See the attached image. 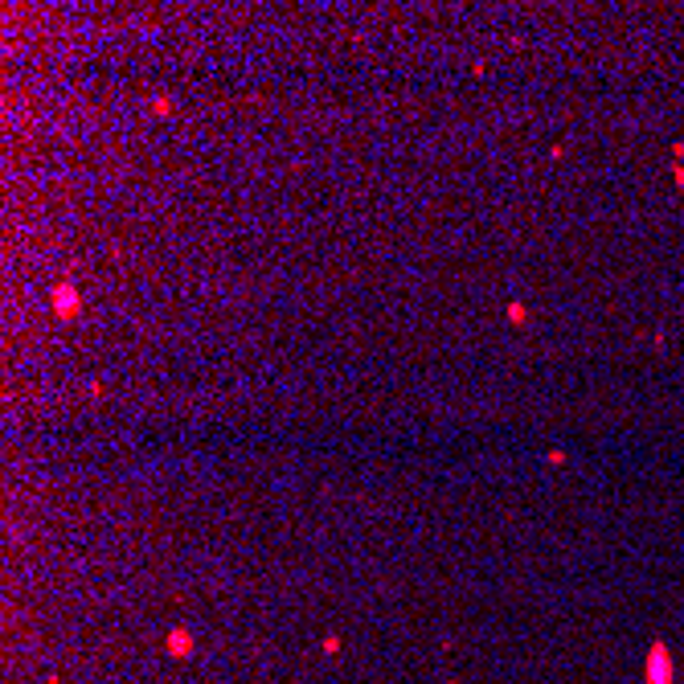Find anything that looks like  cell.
<instances>
[{"label":"cell","instance_id":"cell-1","mask_svg":"<svg viewBox=\"0 0 684 684\" xmlns=\"http://www.w3.org/2000/svg\"><path fill=\"white\" fill-rule=\"evenodd\" d=\"M169 648H172V652H176V656H184V652H189V648H193V639H189V631H172Z\"/></svg>","mask_w":684,"mask_h":684}]
</instances>
